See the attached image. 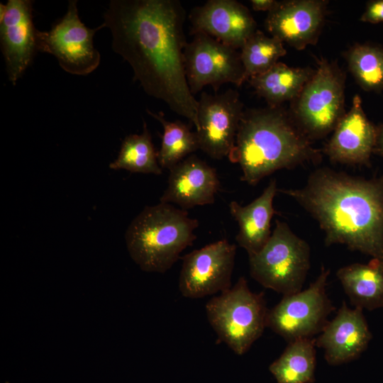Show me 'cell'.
<instances>
[{
  "mask_svg": "<svg viewBox=\"0 0 383 383\" xmlns=\"http://www.w3.org/2000/svg\"><path fill=\"white\" fill-rule=\"evenodd\" d=\"M186 16L178 0H111L101 25L110 30L113 50L130 65L144 91L197 130L198 100L184 65Z\"/></svg>",
  "mask_w": 383,
  "mask_h": 383,
  "instance_id": "6da1fadb",
  "label": "cell"
},
{
  "mask_svg": "<svg viewBox=\"0 0 383 383\" xmlns=\"http://www.w3.org/2000/svg\"><path fill=\"white\" fill-rule=\"evenodd\" d=\"M318 223L326 246L348 249L383 260V177L366 179L323 167L300 188L278 189Z\"/></svg>",
  "mask_w": 383,
  "mask_h": 383,
  "instance_id": "7a4b0ae2",
  "label": "cell"
},
{
  "mask_svg": "<svg viewBox=\"0 0 383 383\" xmlns=\"http://www.w3.org/2000/svg\"><path fill=\"white\" fill-rule=\"evenodd\" d=\"M321 157L289 113L268 106L244 111L228 157L240 165L242 181L256 185L277 170L316 164Z\"/></svg>",
  "mask_w": 383,
  "mask_h": 383,
  "instance_id": "3957f363",
  "label": "cell"
},
{
  "mask_svg": "<svg viewBox=\"0 0 383 383\" xmlns=\"http://www.w3.org/2000/svg\"><path fill=\"white\" fill-rule=\"evenodd\" d=\"M199 226L188 211L170 204L146 206L128 226L125 234L128 252L145 272L164 273L196 238Z\"/></svg>",
  "mask_w": 383,
  "mask_h": 383,
  "instance_id": "277c9868",
  "label": "cell"
},
{
  "mask_svg": "<svg viewBox=\"0 0 383 383\" xmlns=\"http://www.w3.org/2000/svg\"><path fill=\"white\" fill-rule=\"evenodd\" d=\"M207 319L219 342L235 354L247 353L267 328L268 309L263 292H252L244 277L206 304Z\"/></svg>",
  "mask_w": 383,
  "mask_h": 383,
  "instance_id": "5b68a950",
  "label": "cell"
},
{
  "mask_svg": "<svg viewBox=\"0 0 383 383\" xmlns=\"http://www.w3.org/2000/svg\"><path fill=\"white\" fill-rule=\"evenodd\" d=\"M248 258L251 277L286 296L302 289L311 266V248L286 222L276 220L267 243Z\"/></svg>",
  "mask_w": 383,
  "mask_h": 383,
  "instance_id": "8992f818",
  "label": "cell"
},
{
  "mask_svg": "<svg viewBox=\"0 0 383 383\" xmlns=\"http://www.w3.org/2000/svg\"><path fill=\"white\" fill-rule=\"evenodd\" d=\"M312 77L292 101L290 114L310 140L333 131L345 111V76L338 64L321 57Z\"/></svg>",
  "mask_w": 383,
  "mask_h": 383,
  "instance_id": "52a82bcc",
  "label": "cell"
},
{
  "mask_svg": "<svg viewBox=\"0 0 383 383\" xmlns=\"http://www.w3.org/2000/svg\"><path fill=\"white\" fill-rule=\"evenodd\" d=\"M331 271L321 267L316 279L304 290L283 296L268 310L266 326L288 343L321 333L335 310L326 292Z\"/></svg>",
  "mask_w": 383,
  "mask_h": 383,
  "instance_id": "ba28073f",
  "label": "cell"
},
{
  "mask_svg": "<svg viewBox=\"0 0 383 383\" xmlns=\"http://www.w3.org/2000/svg\"><path fill=\"white\" fill-rule=\"evenodd\" d=\"M103 28H87L79 17L77 1L71 0L65 16L50 30H36V50L52 55L70 74H89L100 64L101 55L93 39Z\"/></svg>",
  "mask_w": 383,
  "mask_h": 383,
  "instance_id": "9c48e42d",
  "label": "cell"
},
{
  "mask_svg": "<svg viewBox=\"0 0 383 383\" xmlns=\"http://www.w3.org/2000/svg\"><path fill=\"white\" fill-rule=\"evenodd\" d=\"M184 65L194 96L207 85L217 91L225 83L240 87L245 82L240 52L204 33L193 34L192 41L187 42Z\"/></svg>",
  "mask_w": 383,
  "mask_h": 383,
  "instance_id": "30bf717a",
  "label": "cell"
},
{
  "mask_svg": "<svg viewBox=\"0 0 383 383\" xmlns=\"http://www.w3.org/2000/svg\"><path fill=\"white\" fill-rule=\"evenodd\" d=\"M236 246L226 239L184 255L179 290L187 298L199 299L231 287Z\"/></svg>",
  "mask_w": 383,
  "mask_h": 383,
  "instance_id": "8fae6325",
  "label": "cell"
},
{
  "mask_svg": "<svg viewBox=\"0 0 383 383\" xmlns=\"http://www.w3.org/2000/svg\"><path fill=\"white\" fill-rule=\"evenodd\" d=\"M243 104L239 93L229 89L221 94L203 91L198 100L196 130L199 149L216 160L228 157L234 148Z\"/></svg>",
  "mask_w": 383,
  "mask_h": 383,
  "instance_id": "7c38bea8",
  "label": "cell"
},
{
  "mask_svg": "<svg viewBox=\"0 0 383 383\" xmlns=\"http://www.w3.org/2000/svg\"><path fill=\"white\" fill-rule=\"evenodd\" d=\"M33 1L9 0L0 4V41L9 81L15 85L36 50Z\"/></svg>",
  "mask_w": 383,
  "mask_h": 383,
  "instance_id": "4fadbf2b",
  "label": "cell"
},
{
  "mask_svg": "<svg viewBox=\"0 0 383 383\" xmlns=\"http://www.w3.org/2000/svg\"><path fill=\"white\" fill-rule=\"evenodd\" d=\"M328 1L289 0L277 1L268 12L265 26L269 33L301 50L315 45L322 30Z\"/></svg>",
  "mask_w": 383,
  "mask_h": 383,
  "instance_id": "5bb4252c",
  "label": "cell"
},
{
  "mask_svg": "<svg viewBox=\"0 0 383 383\" xmlns=\"http://www.w3.org/2000/svg\"><path fill=\"white\" fill-rule=\"evenodd\" d=\"M192 34L206 33L236 50L257 30L250 10L235 0H209L189 15Z\"/></svg>",
  "mask_w": 383,
  "mask_h": 383,
  "instance_id": "9a60e30c",
  "label": "cell"
},
{
  "mask_svg": "<svg viewBox=\"0 0 383 383\" xmlns=\"http://www.w3.org/2000/svg\"><path fill=\"white\" fill-rule=\"evenodd\" d=\"M377 132L378 128L367 118L361 98L356 94L351 108L337 124L323 152L335 163L368 165L374 152Z\"/></svg>",
  "mask_w": 383,
  "mask_h": 383,
  "instance_id": "2e32d148",
  "label": "cell"
},
{
  "mask_svg": "<svg viewBox=\"0 0 383 383\" xmlns=\"http://www.w3.org/2000/svg\"><path fill=\"white\" fill-rule=\"evenodd\" d=\"M372 338L363 310L350 309L343 301L335 316L316 338V345L323 349L327 363L336 366L357 359Z\"/></svg>",
  "mask_w": 383,
  "mask_h": 383,
  "instance_id": "e0dca14e",
  "label": "cell"
},
{
  "mask_svg": "<svg viewBox=\"0 0 383 383\" xmlns=\"http://www.w3.org/2000/svg\"><path fill=\"white\" fill-rule=\"evenodd\" d=\"M219 188L216 170L191 155L170 170L167 187L160 202L174 203L184 210L212 204Z\"/></svg>",
  "mask_w": 383,
  "mask_h": 383,
  "instance_id": "ac0fdd59",
  "label": "cell"
},
{
  "mask_svg": "<svg viewBox=\"0 0 383 383\" xmlns=\"http://www.w3.org/2000/svg\"><path fill=\"white\" fill-rule=\"evenodd\" d=\"M277 191V180L272 179L249 204L241 206L235 201L229 204L230 213L239 226L235 240L248 257L260 251L271 236V221L275 213L273 201Z\"/></svg>",
  "mask_w": 383,
  "mask_h": 383,
  "instance_id": "d6986e66",
  "label": "cell"
},
{
  "mask_svg": "<svg viewBox=\"0 0 383 383\" xmlns=\"http://www.w3.org/2000/svg\"><path fill=\"white\" fill-rule=\"evenodd\" d=\"M336 276L354 307L370 311L383 308V260L350 264L338 269Z\"/></svg>",
  "mask_w": 383,
  "mask_h": 383,
  "instance_id": "ffe728a7",
  "label": "cell"
},
{
  "mask_svg": "<svg viewBox=\"0 0 383 383\" xmlns=\"http://www.w3.org/2000/svg\"><path fill=\"white\" fill-rule=\"evenodd\" d=\"M314 72L315 70L309 67H293L278 62L248 82L269 106L275 107L296 99Z\"/></svg>",
  "mask_w": 383,
  "mask_h": 383,
  "instance_id": "44dd1931",
  "label": "cell"
},
{
  "mask_svg": "<svg viewBox=\"0 0 383 383\" xmlns=\"http://www.w3.org/2000/svg\"><path fill=\"white\" fill-rule=\"evenodd\" d=\"M316 338L288 343L269 367L277 383H313L316 365Z\"/></svg>",
  "mask_w": 383,
  "mask_h": 383,
  "instance_id": "7402d4cb",
  "label": "cell"
},
{
  "mask_svg": "<svg viewBox=\"0 0 383 383\" xmlns=\"http://www.w3.org/2000/svg\"><path fill=\"white\" fill-rule=\"evenodd\" d=\"M147 113L157 120L163 127L161 147L157 151V160L162 168L169 170L188 157L200 150L196 132L181 121H167L162 112L154 113L147 109Z\"/></svg>",
  "mask_w": 383,
  "mask_h": 383,
  "instance_id": "603a6c76",
  "label": "cell"
},
{
  "mask_svg": "<svg viewBox=\"0 0 383 383\" xmlns=\"http://www.w3.org/2000/svg\"><path fill=\"white\" fill-rule=\"evenodd\" d=\"M109 167L157 175L162 173L157 160V152L145 121L140 134H131L123 139L118 155L110 163Z\"/></svg>",
  "mask_w": 383,
  "mask_h": 383,
  "instance_id": "cb8c5ba5",
  "label": "cell"
},
{
  "mask_svg": "<svg viewBox=\"0 0 383 383\" xmlns=\"http://www.w3.org/2000/svg\"><path fill=\"white\" fill-rule=\"evenodd\" d=\"M348 68L358 85L366 91L383 89V48L355 43L345 53Z\"/></svg>",
  "mask_w": 383,
  "mask_h": 383,
  "instance_id": "d4e9b609",
  "label": "cell"
},
{
  "mask_svg": "<svg viewBox=\"0 0 383 383\" xmlns=\"http://www.w3.org/2000/svg\"><path fill=\"white\" fill-rule=\"evenodd\" d=\"M240 58L245 80L270 70L286 55L283 43L273 36H267L257 30L240 48Z\"/></svg>",
  "mask_w": 383,
  "mask_h": 383,
  "instance_id": "484cf974",
  "label": "cell"
},
{
  "mask_svg": "<svg viewBox=\"0 0 383 383\" xmlns=\"http://www.w3.org/2000/svg\"><path fill=\"white\" fill-rule=\"evenodd\" d=\"M360 21L370 23L383 22V0L369 1Z\"/></svg>",
  "mask_w": 383,
  "mask_h": 383,
  "instance_id": "4316f807",
  "label": "cell"
},
{
  "mask_svg": "<svg viewBox=\"0 0 383 383\" xmlns=\"http://www.w3.org/2000/svg\"><path fill=\"white\" fill-rule=\"evenodd\" d=\"M250 4L255 11H271L277 4V1L274 0H251Z\"/></svg>",
  "mask_w": 383,
  "mask_h": 383,
  "instance_id": "83f0119b",
  "label": "cell"
},
{
  "mask_svg": "<svg viewBox=\"0 0 383 383\" xmlns=\"http://www.w3.org/2000/svg\"><path fill=\"white\" fill-rule=\"evenodd\" d=\"M374 152L383 157V125L378 128Z\"/></svg>",
  "mask_w": 383,
  "mask_h": 383,
  "instance_id": "f1b7e54d",
  "label": "cell"
}]
</instances>
